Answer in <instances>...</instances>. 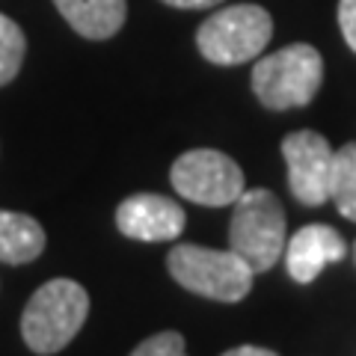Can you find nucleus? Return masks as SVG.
Listing matches in <instances>:
<instances>
[{
	"instance_id": "obj_8",
	"label": "nucleus",
	"mask_w": 356,
	"mask_h": 356,
	"mask_svg": "<svg viewBox=\"0 0 356 356\" xmlns=\"http://www.w3.org/2000/svg\"><path fill=\"white\" fill-rule=\"evenodd\" d=\"M184 208L161 193H134L116 208V229L131 241H175L184 232Z\"/></svg>"
},
{
	"instance_id": "obj_5",
	"label": "nucleus",
	"mask_w": 356,
	"mask_h": 356,
	"mask_svg": "<svg viewBox=\"0 0 356 356\" xmlns=\"http://www.w3.org/2000/svg\"><path fill=\"white\" fill-rule=\"evenodd\" d=\"M273 36V18L264 6L238 3L208 15L196 30L199 54L214 65H241L261 57Z\"/></svg>"
},
{
	"instance_id": "obj_13",
	"label": "nucleus",
	"mask_w": 356,
	"mask_h": 356,
	"mask_svg": "<svg viewBox=\"0 0 356 356\" xmlns=\"http://www.w3.org/2000/svg\"><path fill=\"white\" fill-rule=\"evenodd\" d=\"M24 54H27L24 30L9 15L0 13V86H6L21 72Z\"/></svg>"
},
{
	"instance_id": "obj_14",
	"label": "nucleus",
	"mask_w": 356,
	"mask_h": 356,
	"mask_svg": "<svg viewBox=\"0 0 356 356\" xmlns=\"http://www.w3.org/2000/svg\"><path fill=\"white\" fill-rule=\"evenodd\" d=\"M184 350H187V341L181 332L166 330V332H158V336L143 339L131 353L134 356H181Z\"/></svg>"
},
{
	"instance_id": "obj_2",
	"label": "nucleus",
	"mask_w": 356,
	"mask_h": 356,
	"mask_svg": "<svg viewBox=\"0 0 356 356\" xmlns=\"http://www.w3.org/2000/svg\"><path fill=\"white\" fill-rule=\"evenodd\" d=\"M166 270L191 294L217 300V303H241L252 291L255 270L235 250H211L199 243H178L166 255Z\"/></svg>"
},
{
	"instance_id": "obj_10",
	"label": "nucleus",
	"mask_w": 356,
	"mask_h": 356,
	"mask_svg": "<svg viewBox=\"0 0 356 356\" xmlns=\"http://www.w3.org/2000/svg\"><path fill=\"white\" fill-rule=\"evenodd\" d=\"M57 13L83 39H110L128 18V0H54Z\"/></svg>"
},
{
	"instance_id": "obj_11",
	"label": "nucleus",
	"mask_w": 356,
	"mask_h": 356,
	"mask_svg": "<svg viewBox=\"0 0 356 356\" xmlns=\"http://www.w3.org/2000/svg\"><path fill=\"white\" fill-rule=\"evenodd\" d=\"M44 229L39 220L18 211H0V261L3 264H30L44 252Z\"/></svg>"
},
{
	"instance_id": "obj_6",
	"label": "nucleus",
	"mask_w": 356,
	"mask_h": 356,
	"mask_svg": "<svg viewBox=\"0 0 356 356\" xmlns=\"http://www.w3.org/2000/svg\"><path fill=\"white\" fill-rule=\"evenodd\" d=\"M170 181L181 199L205 208L235 205V199L247 191L243 170L217 149H191L178 154L170 170Z\"/></svg>"
},
{
	"instance_id": "obj_17",
	"label": "nucleus",
	"mask_w": 356,
	"mask_h": 356,
	"mask_svg": "<svg viewBox=\"0 0 356 356\" xmlns=\"http://www.w3.org/2000/svg\"><path fill=\"white\" fill-rule=\"evenodd\" d=\"M226 356H273V350L259 348V344H241V348L226 350Z\"/></svg>"
},
{
	"instance_id": "obj_7",
	"label": "nucleus",
	"mask_w": 356,
	"mask_h": 356,
	"mask_svg": "<svg viewBox=\"0 0 356 356\" xmlns=\"http://www.w3.org/2000/svg\"><path fill=\"white\" fill-rule=\"evenodd\" d=\"M282 158L288 163V187L300 205L318 208L330 202L332 161L336 152L318 131H294L282 140Z\"/></svg>"
},
{
	"instance_id": "obj_4",
	"label": "nucleus",
	"mask_w": 356,
	"mask_h": 356,
	"mask_svg": "<svg viewBox=\"0 0 356 356\" xmlns=\"http://www.w3.org/2000/svg\"><path fill=\"white\" fill-rule=\"evenodd\" d=\"M285 229L288 220L280 196L264 187L243 191L232 211L229 250H235L255 273H267L285 252Z\"/></svg>"
},
{
	"instance_id": "obj_1",
	"label": "nucleus",
	"mask_w": 356,
	"mask_h": 356,
	"mask_svg": "<svg viewBox=\"0 0 356 356\" xmlns=\"http://www.w3.org/2000/svg\"><path fill=\"white\" fill-rule=\"evenodd\" d=\"M89 315V294L74 280H51L39 285L21 315V336L39 356L60 353Z\"/></svg>"
},
{
	"instance_id": "obj_15",
	"label": "nucleus",
	"mask_w": 356,
	"mask_h": 356,
	"mask_svg": "<svg viewBox=\"0 0 356 356\" xmlns=\"http://www.w3.org/2000/svg\"><path fill=\"white\" fill-rule=\"evenodd\" d=\"M339 27L348 48L356 54V0H339Z\"/></svg>"
},
{
	"instance_id": "obj_18",
	"label": "nucleus",
	"mask_w": 356,
	"mask_h": 356,
	"mask_svg": "<svg viewBox=\"0 0 356 356\" xmlns=\"http://www.w3.org/2000/svg\"><path fill=\"white\" fill-rule=\"evenodd\" d=\"M353 255H356V243H353Z\"/></svg>"
},
{
	"instance_id": "obj_3",
	"label": "nucleus",
	"mask_w": 356,
	"mask_h": 356,
	"mask_svg": "<svg viewBox=\"0 0 356 356\" xmlns=\"http://www.w3.org/2000/svg\"><path fill=\"white\" fill-rule=\"evenodd\" d=\"M324 83V57L315 44L294 42L252 65V92L267 110L306 107Z\"/></svg>"
},
{
	"instance_id": "obj_12",
	"label": "nucleus",
	"mask_w": 356,
	"mask_h": 356,
	"mask_svg": "<svg viewBox=\"0 0 356 356\" xmlns=\"http://www.w3.org/2000/svg\"><path fill=\"white\" fill-rule=\"evenodd\" d=\"M339 214L356 222V143H344L332 161V193Z\"/></svg>"
},
{
	"instance_id": "obj_16",
	"label": "nucleus",
	"mask_w": 356,
	"mask_h": 356,
	"mask_svg": "<svg viewBox=\"0 0 356 356\" xmlns=\"http://www.w3.org/2000/svg\"><path fill=\"white\" fill-rule=\"evenodd\" d=\"M161 3L172 6V9H211V6L222 3V0H161Z\"/></svg>"
},
{
	"instance_id": "obj_9",
	"label": "nucleus",
	"mask_w": 356,
	"mask_h": 356,
	"mask_svg": "<svg viewBox=\"0 0 356 356\" xmlns=\"http://www.w3.org/2000/svg\"><path fill=\"white\" fill-rule=\"evenodd\" d=\"M348 241L327 222H309L300 232H294L285 243V267L291 280L300 285L315 282L321 270L332 261H341L348 255Z\"/></svg>"
}]
</instances>
